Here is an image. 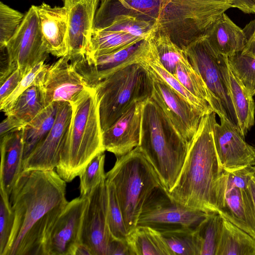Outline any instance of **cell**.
I'll list each match as a JSON object with an SVG mask.
<instances>
[{
  "label": "cell",
  "mask_w": 255,
  "mask_h": 255,
  "mask_svg": "<svg viewBox=\"0 0 255 255\" xmlns=\"http://www.w3.org/2000/svg\"><path fill=\"white\" fill-rule=\"evenodd\" d=\"M174 75L193 96L209 104L205 84L189 61L178 63Z\"/></svg>",
  "instance_id": "d590c367"
},
{
  "label": "cell",
  "mask_w": 255,
  "mask_h": 255,
  "mask_svg": "<svg viewBox=\"0 0 255 255\" xmlns=\"http://www.w3.org/2000/svg\"><path fill=\"white\" fill-rule=\"evenodd\" d=\"M127 241L133 255H172L159 233L148 227L136 226Z\"/></svg>",
  "instance_id": "f1b7e54d"
},
{
  "label": "cell",
  "mask_w": 255,
  "mask_h": 255,
  "mask_svg": "<svg viewBox=\"0 0 255 255\" xmlns=\"http://www.w3.org/2000/svg\"><path fill=\"white\" fill-rule=\"evenodd\" d=\"M59 102L46 107L22 128L23 159L49 133L55 123Z\"/></svg>",
  "instance_id": "4316f807"
},
{
  "label": "cell",
  "mask_w": 255,
  "mask_h": 255,
  "mask_svg": "<svg viewBox=\"0 0 255 255\" xmlns=\"http://www.w3.org/2000/svg\"><path fill=\"white\" fill-rule=\"evenodd\" d=\"M159 234L172 255H200L195 230H178Z\"/></svg>",
  "instance_id": "d6a6232c"
},
{
  "label": "cell",
  "mask_w": 255,
  "mask_h": 255,
  "mask_svg": "<svg viewBox=\"0 0 255 255\" xmlns=\"http://www.w3.org/2000/svg\"><path fill=\"white\" fill-rule=\"evenodd\" d=\"M224 172L227 181L231 184L241 189L249 188L250 182L255 174L254 166L246 167L231 172Z\"/></svg>",
  "instance_id": "b9f144b4"
},
{
  "label": "cell",
  "mask_w": 255,
  "mask_h": 255,
  "mask_svg": "<svg viewBox=\"0 0 255 255\" xmlns=\"http://www.w3.org/2000/svg\"><path fill=\"white\" fill-rule=\"evenodd\" d=\"M144 39L127 48L103 54H83L69 57L70 60L87 85L94 88L112 74L136 62Z\"/></svg>",
  "instance_id": "9a60e30c"
},
{
  "label": "cell",
  "mask_w": 255,
  "mask_h": 255,
  "mask_svg": "<svg viewBox=\"0 0 255 255\" xmlns=\"http://www.w3.org/2000/svg\"><path fill=\"white\" fill-rule=\"evenodd\" d=\"M107 192V220L112 238L127 241L128 233L113 184L106 180Z\"/></svg>",
  "instance_id": "836d02e7"
},
{
  "label": "cell",
  "mask_w": 255,
  "mask_h": 255,
  "mask_svg": "<svg viewBox=\"0 0 255 255\" xmlns=\"http://www.w3.org/2000/svg\"><path fill=\"white\" fill-rule=\"evenodd\" d=\"M222 228L221 216L216 212L208 213L195 230L200 248V255H216Z\"/></svg>",
  "instance_id": "f546056e"
},
{
  "label": "cell",
  "mask_w": 255,
  "mask_h": 255,
  "mask_svg": "<svg viewBox=\"0 0 255 255\" xmlns=\"http://www.w3.org/2000/svg\"><path fill=\"white\" fill-rule=\"evenodd\" d=\"M45 108L39 84H35L18 97L5 115L14 116L27 124Z\"/></svg>",
  "instance_id": "4dcf8cb0"
},
{
  "label": "cell",
  "mask_w": 255,
  "mask_h": 255,
  "mask_svg": "<svg viewBox=\"0 0 255 255\" xmlns=\"http://www.w3.org/2000/svg\"><path fill=\"white\" fill-rule=\"evenodd\" d=\"M24 14L0 2V49L5 48L24 18Z\"/></svg>",
  "instance_id": "f35d334b"
},
{
  "label": "cell",
  "mask_w": 255,
  "mask_h": 255,
  "mask_svg": "<svg viewBox=\"0 0 255 255\" xmlns=\"http://www.w3.org/2000/svg\"><path fill=\"white\" fill-rule=\"evenodd\" d=\"M133 255L127 241H122L113 239L111 241L108 255Z\"/></svg>",
  "instance_id": "bcb514c9"
},
{
  "label": "cell",
  "mask_w": 255,
  "mask_h": 255,
  "mask_svg": "<svg viewBox=\"0 0 255 255\" xmlns=\"http://www.w3.org/2000/svg\"><path fill=\"white\" fill-rule=\"evenodd\" d=\"M228 62L251 95H255V57L241 51L228 57Z\"/></svg>",
  "instance_id": "e575fe53"
},
{
  "label": "cell",
  "mask_w": 255,
  "mask_h": 255,
  "mask_svg": "<svg viewBox=\"0 0 255 255\" xmlns=\"http://www.w3.org/2000/svg\"><path fill=\"white\" fill-rule=\"evenodd\" d=\"M0 255H4L13 227L14 215L9 196L0 188Z\"/></svg>",
  "instance_id": "60d3db41"
},
{
  "label": "cell",
  "mask_w": 255,
  "mask_h": 255,
  "mask_svg": "<svg viewBox=\"0 0 255 255\" xmlns=\"http://www.w3.org/2000/svg\"><path fill=\"white\" fill-rule=\"evenodd\" d=\"M66 183L54 169L21 172L9 197L14 221L4 255H43L44 242L68 203Z\"/></svg>",
  "instance_id": "6da1fadb"
},
{
  "label": "cell",
  "mask_w": 255,
  "mask_h": 255,
  "mask_svg": "<svg viewBox=\"0 0 255 255\" xmlns=\"http://www.w3.org/2000/svg\"><path fill=\"white\" fill-rule=\"evenodd\" d=\"M151 76L153 83L151 98L162 109L180 133L189 142L195 134L202 118L206 114L163 81Z\"/></svg>",
  "instance_id": "e0dca14e"
},
{
  "label": "cell",
  "mask_w": 255,
  "mask_h": 255,
  "mask_svg": "<svg viewBox=\"0 0 255 255\" xmlns=\"http://www.w3.org/2000/svg\"><path fill=\"white\" fill-rule=\"evenodd\" d=\"M71 104L69 130L56 167L66 182L79 176L96 155L105 151L95 89L89 88Z\"/></svg>",
  "instance_id": "277c9868"
},
{
  "label": "cell",
  "mask_w": 255,
  "mask_h": 255,
  "mask_svg": "<svg viewBox=\"0 0 255 255\" xmlns=\"http://www.w3.org/2000/svg\"><path fill=\"white\" fill-rule=\"evenodd\" d=\"M216 208L223 218L255 239V207L250 188L231 184L224 171L218 182Z\"/></svg>",
  "instance_id": "2e32d148"
},
{
  "label": "cell",
  "mask_w": 255,
  "mask_h": 255,
  "mask_svg": "<svg viewBox=\"0 0 255 255\" xmlns=\"http://www.w3.org/2000/svg\"><path fill=\"white\" fill-rule=\"evenodd\" d=\"M213 112L204 116L189 141L187 156L179 176L171 190V198L181 204L207 213H217L216 193L223 170L216 153Z\"/></svg>",
  "instance_id": "7a4b0ae2"
},
{
  "label": "cell",
  "mask_w": 255,
  "mask_h": 255,
  "mask_svg": "<svg viewBox=\"0 0 255 255\" xmlns=\"http://www.w3.org/2000/svg\"><path fill=\"white\" fill-rule=\"evenodd\" d=\"M22 128L0 137V188L9 197L22 171L24 152Z\"/></svg>",
  "instance_id": "7402d4cb"
},
{
  "label": "cell",
  "mask_w": 255,
  "mask_h": 255,
  "mask_svg": "<svg viewBox=\"0 0 255 255\" xmlns=\"http://www.w3.org/2000/svg\"><path fill=\"white\" fill-rule=\"evenodd\" d=\"M72 116L71 103L59 102L56 118L52 128L47 135L23 159L22 171L52 170L56 167L69 130Z\"/></svg>",
  "instance_id": "5bb4252c"
},
{
  "label": "cell",
  "mask_w": 255,
  "mask_h": 255,
  "mask_svg": "<svg viewBox=\"0 0 255 255\" xmlns=\"http://www.w3.org/2000/svg\"><path fill=\"white\" fill-rule=\"evenodd\" d=\"M228 80L239 128L241 134L245 137L255 123V104L253 96L233 72L229 63Z\"/></svg>",
  "instance_id": "d4e9b609"
},
{
  "label": "cell",
  "mask_w": 255,
  "mask_h": 255,
  "mask_svg": "<svg viewBox=\"0 0 255 255\" xmlns=\"http://www.w3.org/2000/svg\"><path fill=\"white\" fill-rule=\"evenodd\" d=\"M81 231V243L87 246L92 255H108L113 239L107 220V192L104 178L87 195Z\"/></svg>",
  "instance_id": "8fae6325"
},
{
  "label": "cell",
  "mask_w": 255,
  "mask_h": 255,
  "mask_svg": "<svg viewBox=\"0 0 255 255\" xmlns=\"http://www.w3.org/2000/svg\"><path fill=\"white\" fill-rule=\"evenodd\" d=\"M208 214L176 201L161 185L144 203L136 226L148 227L158 233L178 230H195Z\"/></svg>",
  "instance_id": "9c48e42d"
},
{
  "label": "cell",
  "mask_w": 255,
  "mask_h": 255,
  "mask_svg": "<svg viewBox=\"0 0 255 255\" xmlns=\"http://www.w3.org/2000/svg\"><path fill=\"white\" fill-rule=\"evenodd\" d=\"M93 88L104 131L133 103L144 102L151 98L152 79L147 70L136 62L112 74Z\"/></svg>",
  "instance_id": "8992f818"
},
{
  "label": "cell",
  "mask_w": 255,
  "mask_h": 255,
  "mask_svg": "<svg viewBox=\"0 0 255 255\" xmlns=\"http://www.w3.org/2000/svg\"><path fill=\"white\" fill-rule=\"evenodd\" d=\"M205 38L218 53L229 57L242 51L245 46V34L223 13L206 32Z\"/></svg>",
  "instance_id": "cb8c5ba5"
},
{
  "label": "cell",
  "mask_w": 255,
  "mask_h": 255,
  "mask_svg": "<svg viewBox=\"0 0 255 255\" xmlns=\"http://www.w3.org/2000/svg\"><path fill=\"white\" fill-rule=\"evenodd\" d=\"M243 29L245 34V44L242 52L255 57V19Z\"/></svg>",
  "instance_id": "ee69618b"
},
{
  "label": "cell",
  "mask_w": 255,
  "mask_h": 255,
  "mask_svg": "<svg viewBox=\"0 0 255 255\" xmlns=\"http://www.w3.org/2000/svg\"><path fill=\"white\" fill-rule=\"evenodd\" d=\"M143 102H135L102 132L105 150L117 157L123 156L139 144Z\"/></svg>",
  "instance_id": "ffe728a7"
},
{
  "label": "cell",
  "mask_w": 255,
  "mask_h": 255,
  "mask_svg": "<svg viewBox=\"0 0 255 255\" xmlns=\"http://www.w3.org/2000/svg\"><path fill=\"white\" fill-rule=\"evenodd\" d=\"M103 30L125 31L145 39L151 35L155 28L149 21L121 14L114 17Z\"/></svg>",
  "instance_id": "8d00e7d4"
},
{
  "label": "cell",
  "mask_w": 255,
  "mask_h": 255,
  "mask_svg": "<svg viewBox=\"0 0 255 255\" xmlns=\"http://www.w3.org/2000/svg\"><path fill=\"white\" fill-rule=\"evenodd\" d=\"M43 41L49 53L57 57L67 55L68 15L64 6H37Z\"/></svg>",
  "instance_id": "44dd1931"
},
{
  "label": "cell",
  "mask_w": 255,
  "mask_h": 255,
  "mask_svg": "<svg viewBox=\"0 0 255 255\" xmlns=\"http://www.w3.org/2000/svg\"><path fill=\"white\" fill-rule=\"evenodd\" d=\"M255 172V165L254 166Z\"/></svg>",
  "instance_id": "f907efd6"
},
{
  "label": "cell",
  "mask_w": 255,
  "mask_h": 255,
  "mask_svg": "<svg viewBox=\"0 0 255 255\" xmlns=\"http://www.w3.org/2000/svg\"><path fill=\"white\" fill-rule=\"evenodd\" d=\"M216 255H255V239L223 218L221 237Z\"/></svg>",
  "instance_id": "83f0119b"
},
{
  "label": "cell",
  "mask_w": 255,
  "mask_h": 255,
  "mask_svg": "<svg viewBox=\"0 0 255 255\" xmlns=\"http://www.w3.org/2000/svg\"><path fill=\"white\" fill-rule=\"evenodd\" d=\"M249 188L251 191L255 207V174L252 177L249 184Z\"/></svg>",
  "instance_id": "c3c4849f"
},
{
  "label": "cell",
  "mask_w": 255,
  "mask_h": 255,
  "mask_svg": "<svg viewBox=\"0 0 255 255\" xmlns=\"http://www.w3.org/2000/svg\"><path fill=\"white\" fill-rule=\"evenodd\" d=\"M215 121L213 138L216 153L223 170L231 172L255 165V147L247 143L240 129L225 119Z\"/></svg>",
  "instance_id": "ac0fdd59"
},
{
  "label": "cell",
  "mask_w": 255,
  "mask_h": 255,
  "mask_svg": "<svg viewBox=\"0 0 255 255\" xmlns=\"http://www.w3.org/2000/svg\"><path fill=\"white\" fill-rule=\"evenodd\" d=\"M24 75L20 70L16 69L0 84V102L6 99L15 89Z\"/></svg>",
  "instance_id": "7bdbcfd3"
},
{
  "label": "cell",
  "mask_w": 255,
  "mask_h": 255,
  "mask_svg": "<svg viewBox=\"0 0 255 255\" xmlns=\"http://www.w3.org/2000/svg\"><path fill=\"white\" fill-rule=\"evenodd\" d=\"M183 50L205 84L213 111L240 129L228 84V57L216 52L204 36Z\"/></svg>",
  "instance_id": "52a82bcc"
},
{
  "label": "cell",
  "mask_w": 255,
  "mask_h": 255,
  "mask_svg": "<svg viewBox=\"0 0 255 255\" xmlns=\"http://www.w3.org/2000/svg\"><path fill=\"white\" fill-rule=\"evenodd\" d=\"M48 66L41 62L34 66L24 76L15 89L4 100L0 102V110L5 113L27 88L35 84H39Z\"/></svg>",
  "instance_id": "ab89813d"
},
{
  "label": "cell",
  "mask_w": 255,
  "mask_h": 255,
  "mask_svg": "<svg viewBox=\"0 0 255 255\" xmlns=\"http://www.w3.org/2000/svg\"><path fill=\"white\" fill-rule=\"evenodd\" d=\"M169 19L193 41L204 36L235 0H159Z\"/></svg>",
  "instance_id": "30bf717a"
},
{
  "label": "cell",
  "mask_w": 255,
  "mask_h": 255,
  "mask_svg": "<svg viewBox=\"0 0 255 255\" xmlns=\"http://www.w3.org/2000/svg\"><path fill=\"white\" fill-rule=\"evenodd\" d=\"M105 161L104 152L98 154L79 175L80 196H87L96 185L106 178Z\"/></svg>",
  "instance_id": "74e56055"
},
{
  "label": "cell",
  "mask_w": 255,
  "mask_h": 255,
  "mask_svg": "<svg viewBox=\"0 0 255 255\" xmlns=\"http://www.w3.org/2000/svg\"><path fill=\"white\" fill-rule=\"evenodd\" d=\"M106 178L114 186L128 234L136 227L146 200L162 184L138 146L128 153L117 157L113 168L106 173Z\"/></svg>",
  "instance_id": "5b68a950"
},
{
  "label": "cell",
  "mask_w": 255,
  "mask_h": 255,
  "mask_svg": "<svg viewBox=\"0 0 255 255\" xmlns=\"http://www.w3.org/2000/svg\"><path fill=\"white\" fill-rule=\"evenodd\" d=\"M68 15V51L73 57L85 54L93 31L95 17L101 0H62Z\"/></svg>",
  "instance_id": "d6986e66"
},
{
  "label": "cell",
  "mask_w": 255,
  "mask_h": 255,
  "mask_svg": "<svg viewBox=\"0 0 255 255\" xmlns=\"http://www.w3.org/2000/svg\"><path fill=\"white\" fill-rule=\"evenodd\" d=\"M137 62L146 68L152 76L163 81L205 114L213 112L207 102L193 96L183 86L175 76L163 66L151 35L144 39V46Z\"/></svg>",
  "instance_id": "603a6c76"
},
{
  "label": "cell",
  "mask_w": 255,
  "mask_h": 255,
  "mask_svg": "<svg viewBox=\"0 0 255 255\" xmlns=\"http://www.w3.org/2000/svg\"><path fill=\"white\" fill-rule=\"evenodd\" d=\"M144 39L121 30L92 31L85 54H103L127 48Z\"/></svg>",
  "instance_id": "484cf974"
},
{
  "label": "cell",
  "mask_w": 255,
  "mask_h": 255,
  "mask_svg": "<svg viewBox=\"0 0 255 255\" xmlns=\"http://www.w3.org/2000/svg\"><path fill=\"white\" fill-rule=\"evenodd\" d=\"M45 107L55 102L76 101L90 88L68 55L48 66L39 83Z\"/></svg>",
  "instance_id": "4fadbf2b"
},
{
  "label": "cell",
  "mask_w": 255,
  "mask_h": 255,
  "mask_svg": "<svg viewBox=\"0 0 255 255\" xmlns=\"http://www.w3.org/2000/svg\"><path fill=\"white\" fill-rule=\"evenodd\" d=\"M5 49L7 65L0 71V84L16 69H20L24 76L47 59L49 53L43 41L37 6L31 5L25 13Z\"/></svg>",
  "instance_id": "ba28073f"
},
{
  "label": "cell",
  "mask_w": 255,
  "mask_h": 255,
  "mask_svg": "<svg viewBox=\"0 0 255 255\" xmlns=\"http://www.w3.org/2000/svg\"><path fill=\"white\" fill-rule=\"evenodd\" d=\"M189 142L151 98L142 103L139 147L170 192L181 172Z\"/></svg>",
  "instance_id": "3957f363"
},
{
  "label": "cell",
  "mask_w": 255,
  "mask_h": 255,
  "mask_svg": "<svg viewBox=\"0 0 255 255\" xmlns=\"http://www.w3.org/2000/svg\"><path fill=\"white\" fill-rule=\"evenodd\" d=\"M151 38L161 63L172 74H174L178 63L189 61L184 50L174 43L167 34L154 30L151 33Z\"/></svg>",
  "instance_id": "1f68e13d"
},
{
  "label": "cell",
  "mask_w": 255,
  "mask_h": 255,
  "mask_svg": "<svg viewBox=\"0 0 255 255\" xmlns=\"http://www.w3.org/2000/svg\"><path fill=\"white\" fill-rule=\"evenodd\" d=\"M26 124L14 116H6V118L0 125V137L9 132L22 129Z\"/></svg>",
  "instance_id": "f6af8a7d"
},
{
  "label": "cell",
  "mask_w": 255,
  "mask_h": 255,
  "mask_svg": "<svg viewBox=\"0 0 255 255\" xmlns=\"http://www.w3.org/2000/svg\"><path fill=\"white\" fill-rule=\"evenodd\" d=\"M87 202V196H80L68 202L44 242L43 255H74L81 243L82 224Z\"/></svg>",
  "instance_id": "7c38bea8"
},
{
  "label": "cell",
  "mask_w": 255,
  "mask_h": 255,
  "mask_svg": "<svg viewBox=\"0 0 255 255\" xmlns=\"http://www.w3.org/2000/svg\"><path fill=\"white\" fill-rule=\"evenodd\" d=\"M255 5V0H250Z\"/></svg>",
  "instance_id": "681fc988"
},
{
  "label": "cell",
  "mask_w": 255,
  "mask_h": 255,
  "mask_svg": "<svg viewBox=\"0 0 255 255\" xmlns=\"http://www.w3.org/2000/svg\"><path fill=\"white\" fill-rule=\"evenodd\" d=\"M74 255H92V254L87 246L81 243L76 247Z\"/></svg>",
  "instance_id": "7dc6e473"
}]
</instances>
